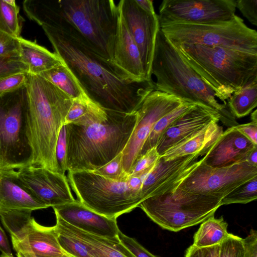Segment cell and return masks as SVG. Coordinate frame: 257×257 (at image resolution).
<instances>
[{"instance_id":"cell-20","label":"cell","mask_w":257,"mask_h":257,"mask_svg":"<svg viewBox=\"0 0 257 257\" xmlns=\"http://www.w3.org/2000/svg\"><path fill=\"white\" fill-rule=\"evenodd\" d=\"M118 10L111 64L125 80L136 82L146 81L139 49L118 8Z\"/></svg>"},{"instance_id":"cell-30","label":"cell","mask_w":257,"mask_h":257,"mask_svg":"<svg viewBox=\"0 0 257 257\" xmlns=\"http://www.w3.org/2000/svg\"><path fill=\"white\" fill-rule=\"evenodd\" d=\"M196 104L191 102L185 101L181 105L159 119L145 141L140 156L144 155L152 148L156 147L160 138L168 127L175 120L192 109Z\"/></svg>"},{"instance_id":"cell-31","label":"cell","mask_w":257,"mask_h":257,"mask_svg":"<svg viewBox=\"0 0 257 257\" xmlns=\"http://www.w3.org/2000/svg\"><path fill=\"white\" fill-rule=\"evenodd\" d=\"M20 8L15 0H0V31L20 37Z\"/></svg>"},{"instance_id":"cell-23","label":"cell","mask_w":257,"mask_h":257,"mask_svg":"<svg viewBox=\"0 0 257 257\" xmlns=\"http://www.w3.org/2000/svg\"><path fill=\"white\" fill-rule=\"evenodd\" d=\"M55 215V225L82 241L93 257H135L118 238H109L90 234L71 225Z\"/></svg>"},{"instance_id":"cell-18","label":"cell","mask_w":257,"mask_h":257,"mask_svg":"<svg viewBox=\"0 0 257 257\" xmlns=\"http://www.w3.org/2000/svg\"><path fill=\"white\" fill-rule=\"evenodd\" d=\"M219 120L220 115L217 111L204 105L196 104L166 130L156 147L158 154L162 156L171 147Z\"/></svg>"},{"instance_id":"cell-38","label":"cell","mask_w":257,"mask_h":257,"mask_svg":"<svg viewBox=\"0 0 257 257\" xmlns=\"http://www.w3.org/2000/svg\"><path fill=\"white\" fill-rule=\"evenodd\" d=\"M56 158L59 173L65 175L67 171V143L65 125L61 128L56 143Z\"/></svg>"},{"instance_id":"cell-4","label":"cell","mask_w":257,"mask_h":257,"mask_svg":"<svg viewBox=\"0 0 257 257\" xmlns=\"http://www.w3.org/2000/svg\"><path fill=\"white\" fill-rule=\"evenodd\" d=\"M26 86L34 153L32 165L59 173L56 143L72 99L39 75L28 73Z\"/></svg>"},{"instance_id":"cell-7","label":"cell","mask_w":257,"mask_h":257,"mask_svg":"<svg viewBox=\"0 0 257 257\" xmlns=\"http://www.w3.org/2000/svg\"><path fill=\"white\" fill-rule=\"evenodd\" d=\"M33 156L25 84L0 95V168L20 169L32 165Z\"/></svg>"},{"instance_id":"cell-48","label":"cell","mask_w":257,"mask_h":257,"mask_svg":"<svg viewBox=\"0 0 257 257\" xmlns=\"http://www.w3.org/2000/svg\"><path fill=\"white\" fill-rule=\"evenodd\" d=\"M138 6L144 11L149 13H155L153 1L150 0H135Z\"/></svg>"},{"instance_id":"cell-11","label":"cell","mask_w":257,"mask_h":257,"mask_svg":"<svg viewBox=\"0 0 257 257\" xmlns=\"http://www.w3.org/2000/svg\"><path fill=\"white\" fill-rule=\"evenodd\" d=\"M255 177H257V167L251 166L246 162L213 168L206 165L202 158L199 160V163L174 188L222 199L239 185Z\"/></svg>"},{"instance_id":"cell-39","label":"cell","mask_w":257,"mask_h":257,"mask_svg":"<svg viewBox=\"0 0 257 257\" xmlns=\"http://www.w3.org/2000/svg\"><path fill=\"white\" fill-rule=\"evenodd\" d=\"M28 72L15 73L0 79V95L18 89L25 85Z\"/></svg>"},{"instance_id":"cell-40","label":"cell","mask_w":257,"mask_h":257,"mask_svg":"<svg viewBox=\"0 0 257 257\" xmlns=\"http://www.w3.org/2000/svg\"><path fill=\"white\" fill-rule=\"evenodd\" d=\"M22 72H28V68L19 58H0V79Z\"/></svg>"},{"instance_id":"cell-27","label":"cell","mask_w":257,"mask_h":257,"mask_svg":"<svg viewBox=\"0 0 257 257\" xmlns=\"http://www.w3.org/2000/svg\"><path fill=\"white\" fill-rule=\"evenodd\" d=\"M228 224L223 217L216 218L212 215L201 222L194 235L193 244L199 247H207L219 244L229 234Z\"/></svg>"},{"instance_id":"cell-25","label":"cell","mask_w":257,"mask_h":257,"mask_svg":"<svg viewBox=\"0 0 257 257\" xmlns=\"http://www.w3.org/2000/svg\"><path fill=\"white\" fill-rule=\"evenodd\" d=\"M20 59L28 68V73L40 75L64 63L55 53H52L36 42L26 40L21 36Z\"/></svg>"},{"instance_id":"cell-42","label":"cell","mask_w":257,"mask_h":257,"mask_svg":"<svg viewBox=\"0 0 257 257\" xmlns=\"http://www.w3.org/2000/svg\"><path fill=\"white\" fill-rule=\"evenodd\" d=\"M236 8L251 24L257 26V0L236 1Z\"/></svg>"},{"instance_id":"cell-6","label":"cell","mask_w":257,"mask_h":257,"mask_svg":"<svg viewBox=\"0 0 257 257\" xmlns=\"http://www.w3.org/2000/svg\"><path fill=\"white\" fill-rule=\"evenodd\" d=\"M151 74L156 78L155 90L215 109L222 122L231 117L227 104L218 102L214 92L160 29L156 39Z\"/></svg>"},{"instance_id":"cell-49","label":"cell","mask_w":257,"mask_h":257,"mask_svg":"<svg viewBox=\"0 0 257 257\" xmlns=\"http://www.w3.org/2000/svg\"><path fill=\"white\" fill-rule=\"evenodd\" d=\"M245 162L251 166L257 167V147L248 154Z\"/></svg>"},{"instance_id":"cell-43","label":"cell","mask_w":257,"mask_h":257,"mask_svg":"<svg viewBox=\"0 0 257 257\" xmlns=\"http://www.w3.org/2000/svg\"><path fill=\"white\" fill-rule=\"evenodd\" d=\"M219 251L220 244L202 247L192 244L187 249L185 257H219Z\"/></svg>"},{"instance_id":"cell-2","label":"cell","mask_w":257,"mask_h":257,"mask_svg":"<svg viewBox=\"0 0 257 257\" xmlns=\"http://www.w3.org/2000/svg\"><path fill=\"white\" fill-rule=\"evenodd\" d=\"M27 16L37 22L61 18L75 27L102 58L111 63L118 10L113 0H25Z\"/></svg>"},{"instance_id":"cell-46","label":"cell","mask_w":257,"mask_h":257,"mask_svg":"<svg viewBox=\"0 0 257 257\" xmlns=\"http://www.w3.org/2000/svg\"><path fill=\"white\" fill-rule=\"evenodd\" d=\"M143 180L144 178L143 177L131 174L127 177L126 180L128 188L134 193L140 196L141 198V190Z\"/></svg>"},{"instance_id":"cell-26","label":"cell","mask_w":257,"mask_h":257,"mask_svg":"<svg viewBox=\"0 0 257 257\" xmlns=\"http://www.w3.org/2000/svg\"><path fill=\"white\" fill-rule=\"evenodd\" d=\"M106 117V110L86 96L72 99V104L65 119L64 125L71 123L87 126L101 122Z\"/></svg>"},{"instance_id":"cell-53","label":"cell","mask_w":257,"mask_h":257,"mask_svg":"<svg viewBox=\"0 0 257 257\" xmlns=\"http://www.w3.org/2000/svg\"><path fill=\"white\" fill-rule=\"evenodd\" d=\"M0 257H8V256L4 254H2L1 255H0Z\"/></svg>"},{"instance_id":"cell-47","label":"cell","mask_w":257,"mask_h":257,"mask_svg":"<svg viewBox=\"0 0 257 257\" xmlns=\"http://www.w3.org/2000/svg\"><path fill=\"white\" fill-rule=\"evenodd\" d=\"M0 251L8 257H14L7 236L0 226Z\"/></svg>"},{"instance_id":"cell-15","label":"cell","mask_w":257,"mask_h":257,"mask_svg":"<svg viewBox=\"0 0 257 257\" xmlns=\"http://www.w3.org/2000/svg\"><path fill=\"white\" fill-rule=\"evenodd\" d=\"M117 7L139 49L145 79L151 80L156 39L160 29L158 15L145 12L135 0H121Z\"/></svg>"},{"instance_id":"cell-19","label":"cell","mask_w":257,"mask_h":257,"mask_svg":"<svg viewBox=\"0 0 257 257\" xmlns=\"http://www.w3.org/2000/svg\"><path fill=\"white\" fill-rule=\"evenodd\" d=\"M53 208L55 215L77 228L97 236L118 238L120 230L116 219L97 213L78 200Z\"/></svg>"},{"instance_id":"cell-14","label":"cell","mask_w":257,"mask_h":257,"mask_svg":"<svg viewBox=\"0 0 257 257\" xmlns=\"http://www.w3.org/2000/svg\"><path fill=\"white\" fill-rule=\"evenodd\" d=\"M235 10L236 0H164L158 15L159 27L228 21L235 15Z\"/></svg>"},{"instance_id":"cell-32","label":"cell","mask_w":257,"mask_h":257,"mask_svg":"<svg viewBox=\"0 0 257 257\" xmlns=\"http://www.w3.org/2000/svg\"><path fill=\"white\" fill-rule=\"evenodd\" d=\"M256 198L257 177H255L239 185L224 196L221 199V205L246 204Z\"/></svg>"},{"instance_id":"cell-34","label":"cell","mask_w":257,"mask_h":257,"mask_svg":"<svg viewBox=\"0 0 257 257\" xmlns=\"http://www.w3.org/2000/svg\"><path fill=\"white\" fill-rule=\"evenodd\" d=\"M160 157L161 156L158 154L156 147L148 150L138 158L131 174L144 179L154 168Z\"/></svg>"},{"instance_id":"cell-12","label":"cell","mask_w":257,"mask_h":257,"mask_svg":"<svg viewBox=\"0 0 257 257\" xmlns=\"http://www.w3.org/2000/svg\"><path fill=\"white\" fill-rule=\"evenodd\" d=\"M32 212L13 210L0 212L1 221L11 235L14 249L29 250L42 257L65 254L58 243L54 226L40 225L31 217Z\"/></svg>"},{"instance_id":"cell-5","label":"cell","mask_w":257,"mask_h":257,"mask_svg":"<svg viewBox=\"0 0 257 257\" xmlns=\"http://www.w3.org/2000/svg\"><path fill=\"white\" fill-rule=\"evenodd\" d=\"M173 45L225 104L234 91L257 77V54L218 46Z\"/></svg>"},{"instance_id":"cell-21","label":"cell","mask_w":257,"mask_h":257,"mask_svg":"<svg viewBox=\"0 0 257 257\" xmlns=\"http://www.w3.org/2000/svg\"><path fill=\"white\" fill-rule=\"evenodd\" d=\"M257 145L253 144L235 127L227 128L209 149L203 158L211 167L229 166L245 162L248 154Z\"/></svg>"},{"instance_id":"cell-3","label":"cell","mask_w":257,"mask_h":257,"mask_svg":"<svg viewBox=\"0 0 257 257\" xmlns=\"http://www.w3.org/2000/svg\"><path fill=\"white\" fill-rule=\"evenodd\" d=\"M106 118L87 126L66 124L67 171H93L107 164L125 148L136 121V111L105 110Z\"/></svg>"},{"instance_id":"cell-8","label":"cell","mask_w":257,"mask_h":257,"mask_svg":"<svg viewBox=\"0 0 257 257\" xmlns=\"http://www.w3.org/2000/svg\"><path fill=\"white\" fill-rule=\"evenodd\" d=\"M221 199L175 187L165 193L145 199L138 207L162 228L177 232L199 224L214 215L221 206Z\"/></svg>"},{"instance_id":"cell-44","label":"cell","mask_w":257,"mask_h":257,"mask_svg":"<svg viewBox=\"0 0 257 257\" xmlns=\"http://www.w3.org/2000/svg\"><path fill=\"white\" fill-rule=\"evenodd\" d=\"M244 257H257V232L251 229L249 235L242 238Z\"/></svg>"},{"instance_id":"cell-37","label":"cell","mask_w":257,"mask_h":257,"mask_svg":"<svg viewBox=\"0 0 257 257\" xmlns=\"http://www.w3.org/2000/svg\"><path fill=\"white\" fill-rule=\"evenodd\" d=\"M19 38L0 31V58H20V43Z\"/></svg>"},{"instance_id":"cell-13","label":"cell","mask_w":257,"mask_h":257,"mask_svg":"<svg viewBox=\"0 0 257 257\" xmlns=\"http://www.w3.org/2000/svg\"><path fill=\"white\" fill-rule=\"evenodd\" d=\"M184 102L174 96L156 90L145 98L136 111L134 128L121 152L123 169L127 176L131 174L144 144L156 122Z\"/></svg>"},{"instance_id":"cell-36","label":"cell","mask_w":257,"mask_h":257,"mask_svg":"<svg viewBox=\"0 0 257 257\" xmlns=\"http://www.w3.org/2000/svg\"><path fill=\"white\" fill-rule=\"evenodd\" d=\"M219 257H244L242 238L229 233L220 243Z\"/></svg>"},{"instance_id":"cell-52","label":"cell","mask_w":257,"mask_h":257,"mask_svg":"<svg viewBox=\"0 0 257 257\" xmlns=\"http://www.w3.org/2000/svg\"><path fill=\"white\" fill-rule=\"evenodd\" d=\"M37 257H42V256H37ZM53 257H72L71 256H70L69 255H68V254L67 253H65V254L62 255V256H53Z\"/></svg>"},{"instance_id":"cell-22","label":"cell","mask_w":257,"mask_h":257,"mask_svg":"<svg viewBox=\"0 0 257 257\" xmlns=\"http://www.w3.org/2000/svg\"><path fill=\"white\" fill-rule=\"evenodd\" d=\"M48 208L26 186L14 169L0 168V212Z\"/></svg>"},{"instance_id":"cell-16","label":"cell","mask_w":257,"mask_h":257,"mask_svg":"<svg viewBox=\"0 0 257 257\" xmlns=\"http://www.w3.org/2000/svg\"><path fill=\"white\" fill-rule=\"evenodd\" d=\"M18 173L29 189L48 207L76 201L65 175L32 165L19 169Z\"/></svg>"},{"instance_id":"cell-45","label":"cell","mask_w":257,"mask_h":257,"mask_svg":"<svg viewBox=\"0 0 257 257\" xmlns=\"http://www.w3.org/2000/svg\"><path fill=\"white\" fill-rule=\"evenodd\" d=\"M236 129L251 141L253 144L257 145V122H250L237 124Z\"/></svg>"},{"instance_id":"cell-9","label":"cell","mask_w":257,"mask_h":257,"mask_svg":"<svg viewBox=\"0 0 257 257\" xmlns=\"http://www.w3.org/2000/svg\"><path fill=\"white\" fill-rule=\"evenodd\" d=\"M160 29L173 44L218 46L257 54V32L236 15L208 24L174 23Z\"/></svg>"},{"instance_id":"cell-29","label":"cell","mask_w":257,"mask_h":257,"mask_svg":"<svg viewBox=\"0 0 257 257\" xmlns=\"http://www.w3.org/2000/svg\"><path fill=\"white\" fill-rule=\"evenodd\" d=\"M228 108L236 118L247 115L257 106V77L228 99Z\"/></svg>"},{"instance_id":"cell-24","label":"cell","mask_w":257,"mask_h":257,"mask_svg":"<svg viewBox=\"0 0 257 257\" xmlns=\"http://www.w3.org/2000/svg\"><path fill=\"white\" fill-rule=\"evenodd\" d=\"M223 132L218 123H211L171 147L161 157L168 161L195 153L204 156Z\"/></svg>"},{"instance_id":"cell-10","label":"cell","mask_w":257,"mask_h":257,"mask_svg":"<svg viewBox=\"0 0 257 257\" xmlns=\"http://www.w3.org/2000/svg\"><path fill=\"white\" fill-rule=\"evenodd\" d=\"M68 178L82 204L109 218L116 219L138 207L143 201L128 188L127 178L114 180L87 171L68 172Z\"/></svg>"},{"instance_id":"cell-41","label":"cell","mask_w":257,"mask_h":257,"mask_svg":"<svg viewBox=\"0 0 257 257\" xmlns=\"http://www.w3.org/2000/svg\"><path fill=\"white\" fill-rule=\"evenodd\" d=\"M118 238L135 257H158L149 252L135 239L125 235L120 230L118 232Z\"/></svg>"},{"instance_id":"cell-17","label":"cell","mask_w":257,"mask_h":257,"mask_svg":"<svg viewBox=\"0 0 257 257\" xmlns=\"http://www.w3.org/2000/svg\"><path fill=\"white\" fill-rule=\"evenodd\" d=\"M201 153L166 161L161 156L154 168L144 178L141 190L143 201L165 193L173 189L180 180L199 163Z\"/></svg>"},{"instance_id":"cell-1","label":"cell","mask_w":257,"mask_h":257,"mask_svg":"<svg viewBox=\"0 0 257 257\" xmlns=\"http://www.w3.org/2000/svg\"><path fill=\"white\" fill-rule=\"evenodd\" d=\"M57 54L71 71L87 96L105 110L135 113L155 90L154 82L124 79L112 64L101 57L79 31L58 17L40 20Z\"/></svg>"},{"instance_id":"cell-35","label":"cell","mask_w":257,"mask_h":257,"mask_svg":"<svg viewBox=\"0 0 257 257\" xmlns=\"http://www.w3.org/2000/svg\"><path fill=\"white\" fill-rule=\"evenodd\" d=\"M92 172L107 178L118 181L125 180L128 176L123 169L121 153L107 164Z\"/></svg>"},{"instance_id":"cell-51","label":"cell","mask_w":257,"mask_h":257,"mask_svg":"<svg viewBox=\"0 0 257 257\" xmlns=\"http://www.w3.org/2000/svg\"><path fill=\"white\" fill-rule=\"evenodd\" d=\"M250 118L251 121L257 122V110L256 109L251 114Z\"/></svg>"},{"instance_id":"cell-33","label":"cell","mask_w":257,"mask_h":257,"mask_svg":"<svg viewBox=\"0 0 257 257\" xmlns=\"http://www.w3.org/2000/svg\"><path fill=\"white\" fill-rule=\"evenodd\" d=\"M54 227L58 243L65 253L72 257H93L82 241L56 225Z\"/></svg>"},{"instance_id":"cell-28","label":"cell","mask_w":257,"mask_h":257,"mask_svg":"<svg viewBox=\"0 0 257 257\" xmlns=\"http://www.w3.org/2000/svg\"><path fill=\"white\" fill-rule=\"evenodd\" d=\"M39 75L54 84L72 99L87 96L76 78L65 64L44 72Z\"/></svg>"},{"instance_id":"cell-50","label":"cell","mask_w":257,"mask_h":257,"mask_svg":"<svg viewBox=\"0 0 257 257\" xmlns=\"http://www.w3.org/2000/svg\"><path fill=\"white\" fill-rule=\"evenodd\" d=\"M18 257H37L33 252L26 250H19L16 251Z\"/></svg>"}]
</instances>
